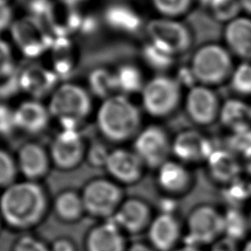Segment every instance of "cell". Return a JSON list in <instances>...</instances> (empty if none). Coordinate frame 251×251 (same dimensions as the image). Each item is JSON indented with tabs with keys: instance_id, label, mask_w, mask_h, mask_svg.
Returning a JSON list of instances; mask_svg holds the SVG:
<instances>
[{
	"instance_id": "d6986e66",
	"label": "cell",
	"mask_w": 251,
	"mask_h": 251,
	"mask_svg": "<svg viewBox=\"0 0 251 251\" xmlns=\"http://www.w3.org/2000/svg\"><path fill=\"white\" fill-rule=\"evenodd\" d=\"M50 113L37 99L22 102L14 110L16 128L27 133H39L48 126Z\"/></svg>"
},
{
	"instance_id": "ba28073f",
	"label": "cell",
	"mask_w": 251,
	"mask_h": 251,
	"mask_svg": "<svg viewBox=\"0 0 251 251\" xmlns=\"http://www.w3.org/2000/svg\"><path fill=\"white\" fill-rule=\"evenodd\" d=\"M10 30L17 47L29 58L43 54L54 40L45 24L30 15L15 21Z\"/></svg>"
},
{
	"instance_id": "d6a6232c",
	"label": "cell",
	"mask_w": 251,
	"mask_h": 251,
	"mask_svg": "<svg viewBox=\"0 0 251 251\" xmlns=\"http://www.w3.org/2000/svg\"><path fill=\"white\" fill-rule=\"evenodd\" d=\"M208 8L215 20L226 25L239 17L242 12L239 0H213Z\"/></svg>"
},
{
	"instance_id": "8d00e7d4",
	"label": "cell",
	"mask_w": 251,
	"mask_h": 251,
	"mask_svg": "<svg viewBox=\"0 0 251 251\" xmlns=\"http://www.w3.org/2000/svg\"><path fill=\"white\" fill-rule=\"evenodd\" d=\"M14 68V57L11 46L6 40L0 38V78L11 76Z\"/></svg>"
},
{
	"instance_id": "f1b7e54d",
	"label": "cell",
	"mask_w": 251,
	"mask_h": 251,
	"mask_svg": "<svg viewBox=\"0 0 251 251\" xmlns=\"http://www.w3.org/2000/svg\"><path fill=\"white\" fill-rule=\"evenodd\" d=\"M115 75L118 89L126 94L141 92L145 84L141 71L131 64L120 66L115 72Z\"/></svg>"
},
{
	"instance_id": "816d5d0a",
	"label": "cell",
	"mask_w": 251,
	"mask_h": 251,
	"mask_svg": "<svg viewBox=\"0 0 251 251\" xmlns=\"http://www.w3.org/2000/svg\"><path fill=\"white\" fill-rule=\"evenodd\" d=\"M248 216H249V221H250V225H251V212L248 214Z\"/></svg>"
},
{
	"instance_id": "1f68e13d",
	"label": "cell",
	"mask_w": 251,
	"mask_h": 251,
	"mask_svg": "<svg viewBox=\"0 0 251 251\" xmlns=\"http://www.w3.org/2000/svg\"><path fill=\"white\" fill-rule=\"evenodd\" d=\"M196 0H150L160 17L178 19L190 11Z\"/></svg>"
},
{
	"instance_id": "5b68a950",
	"label": "cell",
	"mask_w": 251,
	"mask_h": 251,
	"mask_svg": "<svg viewBox=\"0 0 251 251\" xmlns=\"http://www.w3.org/2000/svg\"><path fill=\"white\" fill-rule=\"evenodd\" d=\"M183 227L182 243L210 246L224 235L223 212L213 204H197L188 212Z\"/></svg>"
},
{
	"instance_id": "9a60e30c",
	"label": "cell",
	"mask_w": 251,
	"mask_h": 251,
	"mask_svg": "<svg viewBox=\"0 0 251 251\" xmlns=\"http://www.w3.org/2000/svg\"><path fill=\"white\" fill-rule=\"evenodd\" d=\"M205 163L211 179L222 186L239 179L243 173L241 159L227 148H216Z\"/></svg>"
},
{
	"instance_id": "ffe728a7",
	"label": "cell",
	"mask_w": 251,
	"mask_h": 251,
	"mask_svg": "<svg viewBox=\"0 0 251 251\" xmlns=\"http://www.w3.org/2000/svg\"><path fill=\"white\" fill-rule=\"evenodd\" d=\"M142 165L143 162L135 152L126 149H115L109 152L105 167L117 179L131 182L140 176Z\"/></svg>"
},
{
	"instance_id": "603a6c76",
	"label": "cell",
	"mask_w": 251,
	"mask_h": 251,
	"mask_svg": "<svg viewBox=\"0 0 251 251\" xmlns=\"http://www.w3.org/2000/svg\"><path fill=\"white\" fill-rule=\"evenodd\" d=\"M219 120L230 131L251 126V105L241 99H228L221 106Z\"/></svg>"
},
{
	"instance_id": "f546056e",
	"label": "cell",
	"mask_w": 251,
	"mask_h": 251,
	"mask_svg": "<svg viewBox=\"0 0 251 251\" xmlns=\"http://www.w3.org/2000/svg\"><path fill=\"white\" fill-rule=\"evenodd\" d=\"M142 57L150 68L158 72H163L169 70L175 64L176 56L149 41L143 46Z\"/></svg>"
},
{
	"instance_id": "8fae6325",
	"label": "cell",
	"mask_w": 251,
	"mask_h": 251,
	"mask_svg": "<svg viewBox=\"0 0 251 251\" xmlns=\"http://www.w3.org/2000/svg\"><path fill=\"white\" fill-rule=\"evenodd\" d=\"M215 149L212 140L196 129L182 130L172 141L176 160L187 166L205 163Z\"/></svg>"
},
{
	"instance_id": "b9f144b4",
	"label": "cell",
	"mask_w": 251,
	"mask_h": 251,
	"mask_svg": "<svg viewBox=\"0 0 251 251\" xmlns=\"http://www.w3.org/2000/svg\"><path fill=\"white\" fill-rule=\"evenodd\" d=\"M15 251H48L43 243L30 237L21 238L15 246Z\"/></svg>"
},
{
	"instance_id": "d4e9b609",
	"label": "cell",
	"mask_w": 251,
	"mask_h": 251,
	"mask_svg": "<svg viewBox=\"0 0 251 251\" xmlns=\"http://www.w3.org/2000/svg\"><path fill=\"white\" fill-rule=\"evenodd\" d=\"M113 219L119 226L130 231H136L147 224L149 209L141 201L129 200L120 208Z\"/></svg>"
},
{
	"instance_id": "2e32d148",
	"label": "cell",
	"mask_w": 251,
	"mask_h": 251,
	"mask_svg": "<svg viewBox=\"0 0 251 251\" xmlns=\"http://www.w3.org/2000/svg\"><path fill=\"white\" fill-rule=\"evenodd\" d=\"M84 208L94 215H108L120 199L118 187L107 180H94L84 189L82 195Z\"/></svg>"
},
{
	"instance_id": "f907efd6",
	"label": "cell",
	"mask_w": 251,
	"mask_h": 251,
	"mask_svg": "<svg viewBox=\"0 0 251 251\" xmlns=\"http://www.w3.org/2000/svg\"><path fill=\"white\" fill-rule=\"evenodd\" d=\"M197 2H199L201 5H203V6H205V7H209L210 6V4L212 3V1L213 0H196Z\"/></svg>"
},
{
	"instance_id": "83f0119b",
	"label": "cell",
	"mask_w": 251,
	"mask_h": 251,
	"mask_svg": "<svg viewBox=\"0 0 251 251\" xmlns=\"http://www.w3.org/2000/svg\"><path fill=\"white\" fill-rule=\"evenodd\" d=\"M88 84L92 93L104 100L116 95L115 92L119 90L115 73L104 68L95 69L89 74Z\"/></svg>"
},
{
	"instance_id": "8992f818",
	"label": "cell",
	"mask_w": 251,
	"mask_h": 251,
	"mask_svg": "<svg viewBox=\"0 0 251 251\" xmlns=\"http://www.w3.org/2000/svg\"><path fill=\"white\" fill-rule=\"evenodd\" d=\"M181 85L176 77L158 75L145 82L141 90L143 109L156 118L173 114L181 101Z\"/></svg>"
},
{
	"instance_id": "cb8c5ba5",
	"label": "cell",
	"mask_w": 251,
	"mask_h": 251,
	"mask_svg": "<svg viewBox=\"0 0 251 251\" xmlns=\"http://www.w3.org/2000/svg\"><path fill=\"white\" fill-rule=\"evenodd\" d=\"M19 166L28 177L43 175L48 168V156L39 144L25 143L19 151Z\"/></svg>"
},
{
	"instance_id": "f35d334b",
	"label": "cell",
	"mask_w": 251,
	"mask_h": 251,
	"mask_svg": "<svg viewBox=\"0 0 251 251\" xmlns=\"http://www.w3.org/2000/svg\"><path fill=\"white\" fill-rule=\"evenodd\" d=\"M13 128H16L14 110L2 104L0 105V133H9Z\"/></svg>"
},
{
	"instance_id": "74e56055",
	"label": "cell",
	"mask_w": 251,
	"mask_h": 251,
	"mask_svg": "<svg viewBox=\"0 0 251 251\" xmlns=\"http://www.w3.org/2000/svg\"><path fill=\"white\" fill-rule=\"evenodd\" d=\"M15 163L12 157L0 149V185L9 183L15 176Z\"/></svg>"
},
{
	"instance_id": "4fadbf2b",
	"label": "cell",
	"mask_w": 251,
	"mask_h": 251,
	"mask_svg": "<svg viewBox=\"0 0 251 251\" xmlns=\"http://www.w3.org/2000/svg\"><path fill=\"white\" fill-rule=\"evenodd\" d=\"M184 227L174 213H160L150 224L149 239L158 251H172L182 243Z\"/></svg>"
},
{
	"instance_id": "7c38bea8",
	"label": "cell",
	"mask_w": 251,
	"mask_h": 251,
	"mask_svg": "<svg viewBox=\"0 0 251 251\" xmlns=\"http://www.w3.org/2000/svg\"><path fill=\"white\" fill-rule=\"evenodd\" d=\"M157 181L159 186L172 197L189 193L195 183L189 166L177 161L168 160L158 168Z\"/></svg>"
},
{
	"instance_id": "ab89813d",
	"label": "cell",
	"mask_w": 251,
	"mask_h": 251,
	"mask_svg": "<svg viewBox=\"0 0 251 251\" xmlns=\"http://www.w3.org/2000/svg\"><path fill=\"white\" fill-rule=\"evenodd\" d=\"M240 242L222 235L209 246V251H241Z\"/></svg>"
},
{
	"instance_id": "f6af8a7d",
	"label": "cell",
	"mask_w": 251,
	"mask_h": 251,
	"mask_svg": "<svg viewBox=\"0 0 251 251\" xmlns=\"http://www.w3.org/2000/svg\"><path fill=\"white\" fill-rule=\"evenodd\" d=\"M53 251H74V247L67 240H59L54 243Z\"/></svg>"
},
{
	"instance_id": "484cf974",
	"label": "cell",
	"mask_w": 251,
	"mask_h": 251,
	"mask_svg": "<svg viewBox=\"0 0 251 251\" xmlns=\"http://www.w3.org/2000/svg\"><path fill=\"white\" fill-rule=\"evenodd\" d=\"M224 216V235L238 242L245 241L248 238L251 225L249 216L243 212L242 208L227 207L223 212Z\"/></svg>"
},
{
	"instance_id": "9c48e42d",
	"label": "cell",
	"mask_w": 251,
	"mask_h": 251,
	"mask_svg": "<svg viewBox=\"0 0 251 251\" xmlns=\"http://www.w3.org/2000/svg\"><path fill=\"white\" fill-rule=\"evenodd\" d=\"M133 148L143 164L158 169L169 160L172 153V141L164 128L149 126L136 134Z\"/></svg>"
},
{
	"instance_id": "3957f363",
	"label": "cell",
	"mask_w": 251,
	"mask_h": 251,
	"mask_svg": "<svg viewBox=\"0 0 251 251\" xmlns=\"http://www.w3.org/2000/svg\"><path fill=\"white\" fill-rule=\"evenodd\" d=\"M189 68L198 84L212 87L228 80L234 68L232 54L224 45L204 44L192 54Z\"/></svg>"
},
{
	"instance_id": "c3c4849f",
	"label": "cell",
	"mask_w": 251,
	"mask_h": 251,
	"mask_svg": "<svg viewBox=\"0 0 251 251\" xmlns=\"http://www.w3.org/2000/svg\"><path fill=\"white\" fill-rule=\"evenodd\" d=\"M128 251H152V250L144 244H134Z\"/></svg>"
},
{
	"instance_id": "5bb4252c",
	"label": "cell",
	"mask_w": 251,
	"mask_h": 251,
	"mask_svg": "<svg viewBox=\"0 0 251 251\" xmlns=\"http://www.w3.org/2000/svg\"><path fill=\"white\" fill-rule=\"evenodd\" d=\"M84 144L75 128H63L51 144L50 154L54 163L63 169L76 166L82 158Z\"/></svg>"
},
{
	"instance_id": "44dd1931",
	"label": "cell",
	"mask_w": 251,
	"mask_h": 251,
	"mask_svg": "<svg viewBox=\"0 0 251 251\" xmlns=\"http://www.w3.org/2000/svg\"><path fill=\"white\" fill-rule=\"evenodd\" d=\"M105 23L113 29L125 33H134L142 26L140 15L131 7L116 3L107 7L104 12Z\"/></svg>"
},
{
	"instance_id": "d590c367",
	"label": "cell",
	"mask_w": 251,
	"mask_h": 251,
	"mask_svg": "<svg viewBox=\"0 0 251 251\" xmlns=\"http://www.w3.org/2000/svg\"><path fill=\"white\" fill-rule=\"evenodd\" d=\"M227 149L236 154L241 155L251 148V126L230 131V135L227 138Z\"/></svg>"
},
{
	"instance_id": "681fc988",
	"label": "cell",
	"mask_w": 251,
	"mask_h": 251,
	"mask_svg": "<svg viewBox=\"0 0 251 251\" xmlns=\"http://www.w3.org/2000/svg\"><path fill=\"white\" fill-rule=\"evenodd\" d=\"M241 251H251V236L248 237L241 246Z\"/></svg>"
},
{
	"instance_id": "7402d4cb",
	"label": "cell",
	"mask_w": 251,
	"mask_h": 251,
	"mask_svg": "<svg viewBox=\"0 0 251 251\" xmlns=\"http://www.w3.org/2000/svg\"><path fill=\"white\" fill-rule=\"evenodd\" d=\"M120 226L111 218L105 224L94 228L87 239L89 251H123L124 238Z\"/></svg>"
},
{
	"instance_id": "4316f807",
	"label": "cell",
	"mask_w": 251,
	"mask_h": 251,
	"mask_svg": "<svg viewBox=\"0 0 251 251\" xmlns=\"http://www.w3.org/2000/svg\"><path fill=\"white\" fill-rule=\"evenodd\" d=\"M53 50V69L52 71L58 75L70 74L74 69V48L72 42L67 36H56L51 45Z\"/></svg>"
},
{
	"instance_id": "52a82bcc",
	"label": "cell",
	"mask_w": 251,
	"mask_h": 251,
	"mask_svg": "<svg viewBox=\"0 0 251 251\" xmlns=\"http://www.w3.org/2000/svg\"><path fill=\"white\" fill-rule=\"evenodd\" d=\"M149 41L165 48L175 56L185 53L192 45V33L177 19L158 17L145 25Z\"/></svg>"
},
{
	"instance_id": "7a4b0ae2",
	"label": "cell",
	"mask_w": 251,
	"mask_h": 251,
	"mask_svg": "<svg viewBox=\"0 0 251 251\" xmlns=\"http://www.w3.org/2000/svg\"><path fill=\"white\" fill-rule=\"evenodd\" d=\"M2 216L16 227H26L36 223L44 209L42 189L33 182H18L10 185L0 199Z\"/></svg>"
},
{
	"instance_id": "277c9868",
	"label": "cell",
	"mask_w": 251,
	"mask_h": 251,
	"mask_svg": "<svg viewBox=\"0 0 251 251\" xmlns=\"http://www.w3.org/2000/svg\"><path fill=\"white\" fill-rule=\"evenodd\" d=\"M51 117L60 121L63 128H75L91 111V98L80 85L66 82L56 87L47 106Z\"/></svg>"
},
{
	"instance_id": "30bf717a",
	"label": "cell",
	"mask_w": 251,
	"mask_h": 251,
	"mask_svg": "<svg viewBox=\"0 0 251 251\" xmlns=\"http://www.w3.org/2000/svg\"><path fill=\"white\" fill-rule=\"evenodd\" d=\"M222 103L210 86L196 84L185 95L184 108L189 120L195 125L206 126L219 119Z\"/></svg>"
},
{
	"instance_id": "7bdbcfd3",
	"label": "cell",
	"mask_w": 251,
	"mask_h": 251,
	"mask_svg": "<svg viewBox=\"0 0 251 251\" xmlns=\"http://www.w3.org/2000/svg\"><path fill=\"white\" fill-rule=\"evenodd\" d=\"M109 152L103 146H95L89 152V160L95 166L106 165Z\"/></svg>"
},
{
	"instance_id": "e575fe53",
	"label": "cell",
	"mask_w": 251,
	"mask_h": 251,
	"mask_svg": "<svg viewBox=\"0 0 251 251\" xmlns=\"http://www.w3.org/2000/svg\"><path fill=\"white\" fill-rule=\"evenodd\" d=\"M83 207L82 199L74 192H65L61 194L56 201L58 213L67 220H73L78 217Z\"/></svg>"
},
{
	"instance_id": "4dcf8cb0",
	"label": "cell",
	"mask_w": 251,
	"mask_h": 251,
	"mask_svg": "<svg viewBox=\"0 0 251 251\" xmlns=\"http://www.w3.org/2000/svg\"><path fill=\"white\" fill-rule=\"evenodd\" d=\"M231 89L239 96H251V62L234 66L228 78Z\"/></svg>"
},
{
	"instance_id": "6da1fadb",
	"label": "cell",
	"mask_w": 251,
	"mask_h": 251,
	"mask_svg": "<svg viewBox=\"0 0 251 251\" xmlns=\"http://www.w3.org/2000/svg\"><path fill=\"white\" fill-rule=\"evenodd\" d=\"M96 123L104 137L113 142H122L139 132L141 115L129 99L116 94L103 100L97 111Z\"/></svg>"
},
{
	"instance_id": "7dc6e473",
	"label": "cell",
	"mask_w": 251,
	"mask_h": 251,
	"mask_svg": "<svg viewBox=\"0 0 251 251\" xmlns=\"http://www.w3.org/2000/svg\"><path fill=\"white\" fill-rule=\"evenodd\" d=\"M241 10L246 14V16L251 17V0H239Z\"/></svg>"
},
{
	"instance_id": "e0dca14e",
	"label": "cell",
	"mask_w": 251,
	"mask_h": 251,
	"mask_svg": "<svg viewBox=\"0 0 251 251\" xmlns=\"http://www.w3.org/2000/svg\"><path fill=\"white\" fill-rule=\"evenodd\" d=\"M226 47L232 56L251 62V17L239 16L226 25L224 30Z\"/></svg>"
},
{
	"instance_id": "ee69618b",
	"label": "cell",
	"mask_w": 251,
	"mask_h": 251,
	"mask_svg": "<svg viewBox=\"0 0 251 251\" xmlns=\"http://www.w3.org/2000/svg\"><path fill=\"white\" fill-rule=\"evenodd\" d=\"M241 162L243 173H245L251 179V148L241 155Z\"/></svg>"
},
{
	"instance_id": "ac0fdd59",
	"label": "cell",
	"mask_w": 251,
	"mask_h": 251,
	"mask_svg": "<svg viewBox=\"0 0 251 251\" xmlns=\"http://www.w3.org/2000/svg\"><path fill=\"white\" fill-rule=\"evenodd\" d=\"M18 75L19 86L34 99L53 92L59 77L52 70L39 65H29L23 69Z\"/></svg>"
},
{
	"instance_id": "bcb514c9",
	"label": "cell",
	"mask_w": 251,
	"mask_h": 251,
	"mask_svg": "<svg viewBox=\"0 0 251 251\" xmlns=\"http://www.w3.org/2000/svg\"><path fill=\"white\" fill-rule=\"evenodd\" d=\"M172 251H203V249L201 247H198V246H194V245H190V244H186V243H181L179 246H177L176 248H175Z\"/></svg>"
},
{
	"instance_id": "60d3db41",
	"label": "cell",
	"mask_w": 251,
	"mask_h": 251,
	"mask_svg": "<svg viewBox=\"0 0 251 251\" xmlns=\"http://www.w3.org/2000/svg\"><path fill=\"white\" fill-rule=\"evenodd\" d=\"M14 22V12L9 0H0V32L10 28Z\"/></svg>"
},
{
	"instance_id": "836d02e7",
	"label": "cell",
	"mask_w": 251,
	"mask_h": 251,
	"mask_svg": "<svg viewBox=\"0 0 251 251\" xmlns=\"http://www.w3.org/2000/svg\"><path fill=\"white\" fill-rule=\"evenodd\" d=\"M223 187L225 191V198L228 204L227 207L241 208L242 204L251 199L250 180L243 181L240 177L239 179Z\"/></svg>"
}]
</instances>
